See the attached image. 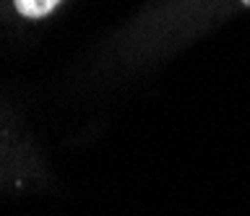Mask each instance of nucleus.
<instances>
[{"instance_id":"2","label":"nucleus","mask_w":250,"mask_h":216,"mask_svg":"<svg viewBox=\"0 0 250 216\" xmlns=\"http://www.w3.org/2000/svg\"><path fill=\"white\" fill-rule=\"evenodd\" d=\"M242 3H245V5H250V0H242Z\"/></svg>"},{"instance_id":"1","label":"nucleus","mask_w":250,"mask_h":216,"mask_svg":"<svg viewBox=\"0 0 250 216\" xmlns=\"http://www.w3.org/2000/svg\"><path fill=\"white\" fill-rule=\"evenodd\" d=\"M13 3H16V11L23 19H42L50 11L58 8L60 0H13Z\"/></svg>"}]
</instances>
